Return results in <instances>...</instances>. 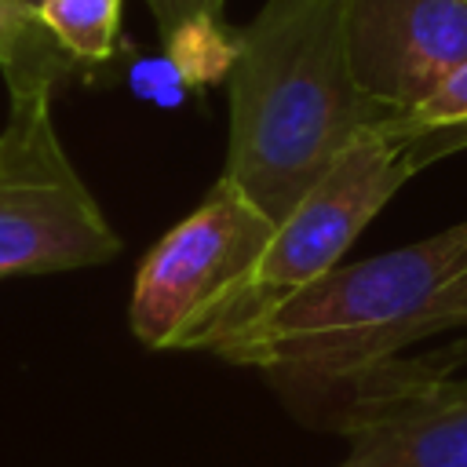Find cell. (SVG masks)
Here are the masks:
<instances>
[{"instance_id":"obj_1","label":"cell","mask_w":467,"mask_h":467,"mask_svg":"<svg viewBox=\"0 0 467 467\" xmlns=\"http://www.w3.org/2000/svg\"><path fill=\"white\" fill-rule=\"evenodd\" d=\"M230 179L281 223L332 157L398 113L361 91L347 58V0H266L234 29Z\"/></svg>"},{"instance_id":"obj_2","label":"cell","mask_w":467,"mask_h":467,"mask_svg":"<svg viewBox=\"0 0 467 467\" xmlns=\"http://www.w3.org/2000/svg\"><path fill=\"white\" fill-rule=\"evenodd\" d=\"M467 328V219L332 266L208 350L299 390H347L431 336Z\"/></svg>"},{"instance_id":"obj_3","label":"cell","mask_w":467,"mask_h":467,"mask_svg":"<svg viewBox=\"0 0 467 467\" xmlns=\"http://www.w3.org/2000/svg\"><path fill=\"white\" fill-rule=\"evenodd\" d=\"M456 150H467V139L460 131H427L409 124L405 117H390L358 131L310 182L296 208L277 223L259 263L226 299L201 347L208 350L215 339L241 328L270 303L339 266V255L376 219V212L420 168Z\"/></svg>"},{"instance_id":"obj_4","label":"cell","mask_w":467,"mask_h":467,"mask_svg":"<svg viewBox=\"0 0 467 467\" xmlns=\"http://www.w3.org/2000/svg\"><path fill=\"white\" fill-rule=\"evenodd\" d=\"M120 237L66 157L51 91L11 95L0 131V277L102 266Z\"/></svg>"},{"instance_id":"obj_5","label":"cell","mask_w":467,"mask_h":467,"mask_svg":"<svg viewBox=\"0 0 467 467\" xmlns=\"http://www.w3.org/2000/svg\"><path fill=\"white\" fill-rule=\"evenodd\" d=\"M274 230V219L230 179H219L139 263L128 310L131 332L153 350L201 347L226 299L259 263Z\"/></svg>"},{"instance_id":"obj_6","label":"cell","mask_w":467,"mask_h":467,"mask_svg":"<svg viewBox=\"0 0 467 467\" xmlns=\"http://www.w3.org/2000/svg\"><path fill=\"white\" fill-rule=\"evenodd\" d=\"M336 427L350 441L336 467H467V379L390 361L347 387Z\"/></svg>"},{"instance_id":"obj_7","label":"cell","mask_w":467,"mask_h":467,"mask_svg":"<svg viewBox=\"0 0 467 467\" xmlns=\"http://www.w3.org/2000/svg\"><path fill=\"white\" fill-rule=\"evenodd\" d=\"M354 80L390 113H412L467 62V0H347Z\"/></svg>"},{"instance_id":"obj_8","label":"cell","mask_w":467,"mask_h":467,"mask_svg":"<svg viewBox=\"0 0 467 467\" xmlns=\"http://www.w3.org/2000/svg\"><path fill=\"white\" fill-rule=\"evenodd\" d=\"M77 66L84 62H77L62 47V40L47 29L40 11L15 0H0V73L11 95L40 88L55 91V84L66 80Z\"/></svg>"},{"instance_id":"obj_9","label":"cell","mask_w":467,"mask_h":467,"mask_svg":"<svg viewBox=\"0 0 467 467\" xmlns=\"http://www.w3.org/2000/svg\"><path fill=\"white\" fill-rule=\"evenodd\" d=\"M40 18L77 62H106L117 51L120 0H44Z\"/></svg>"},{"instance_id":"obj_10","label":"cell","mask_w":467,"mask_h":467,"mask_svg":"<svg viewBox=\"0 0 467 467\" xmlns=\"http://www.w3.org/2000/svg\"><path fill=\"white\" fill-rule=\"evenodd\" d=\"M153 11V22L161 29V44L171 47L186 36H204V33H230L223 22L226 0H146Z\"/></svg>"},{"instance_id":"obj_11","label":"cell","mask_w":467,"mask_h":467,"mask_svg":"<svg viewBox=\"0 0 467 467\" xmlns=\"http://www.w3.org/2000/svg\"><path fill=\"white\" fill-rule=\"evenodd\" d=\"M416 128H441V131H460L467 139V62L434 91L427 95L412 113H401Z\"/></svg>"},{"instance_id":"obj_12","label":"cell","mask_w":467,"mask_h":467,"mask_svg":"<svg viewBox=\"0 0 467 467\" xmlns=\"http://www.w3.org/2000/svg\"><path fill=\"white\" fill-rule=\"evenodd\" d=\"M401 365L420 376H456L460 368H467V328L456 339H449L445 347H438L434 354H423V358H412Z\"/></svg>"},{"instance_id":"obj_13","label":"cell","mask_w":467,"mask_h":467,"mask_svg":"<svg viewBox=\"0 0 467 467\" xmlns=\"http://www.w3.org/2000/svg\"><path fill=\"white\" fill-rule=\"evenodd\" d=\"M15 4H26V7H33V11H40V7H44V0H15Z\"/></svg>"}]
</instances>
